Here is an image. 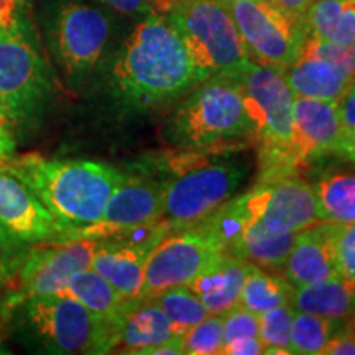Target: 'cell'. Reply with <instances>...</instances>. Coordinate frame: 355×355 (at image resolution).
Wrapping results in <instances>:
<instances>
[{
	"mask_svg": "<svg viewBox=\"0 0 355 355\" xmlns=\"http://www.w3.org/2000/svg\"><path fill=\"white\" fill-rule=\"evenodd\" d=\"M206 79L166 17L152 13L115 55L109 92L121 107L146 112L186 96Z\"/></svg>",
	"mask_w": 355,
	"mask_h": 355,
	"instance_id": "6da1fadb",
	"label": "cell"
},
{
	"mask_svg": "<svg viewBox=\"0 0 355 355\" xmlns=\"http://www.w3.org/2000/svg\"><path fill=\"white\" fill-rule=\"evenodd\" d=\"M20 176L48 211L73 230L101 219L125 173L94 159L46 158L25 153L2 163Z\"/></svg>",
	"mask_w": 355,
	"mask_h": 355,
	"instance_id": "7a4b0ae2",
	"label": "cell"
},
{
	"mask_svg": "<svg viewBox=\"0 0 355 355\" xmlns=\"http://www.w3.org/2000/svg\"><path fill=\"white\" fill-rule=\"evenodd\" d=\"M252 115L259 145V183L270 184L296 176L301 166L293 132L295 94L285 73L250 61L235 79Z\"/></svg>",
	"mask_w": 355,
	"mask_h": 355,
	"instance_id": "3957f363",
	"label": "cell"
},
{
	"mask_svg": "<svg viewBox=\"0 0 355 355\" xmlns=\"http://www.w3.org/2000/svg\"><path fill=\"white\" fill-rule=\"evenodd\" d=\"M248 137L255 139V130L245 97L225 78H209L191 89L165 127L168 144L188 152L227 148Z\"/></svg>",
	"mask_w": 355,
	"mask_h": 355,
	"instance_id": "277c9868",
	"label": "cell"
},
{
	"mask_svg": "<svg viewBox=\"0 0 355 355\" xmlns=\"http://www.w3.org/2000/svg\"><path fill=\"white\" fill-rule=\"evenodd\" d=\"M53 97V74L26 13L0 26V115L13 130L43 117Z\"/></svg>",
	"mask_w": 355,
	"mask_h": 355,
	"instance_id": "5b68a950",
	"label": "cell"
},
{
	"mask_svg": "<svg viewBox=\"0 0 355 355\" xmlns=\"http://www.w3.org/2000/svg\"><path fill=\"white\" fill-rule=\"evenodd\" d=\"M163 15L207 79H235L252 61L227 3L220 0H175Z\"/></svg>",
	"mask_w": 355,
	"mask_h": 355,
	"instance_id": "8992f818",
	"label": "cell"
},
{
	"mask_svg": "<svg viewBox=\"0 0 355 355\" xmlns=\"http://www.w3.org/2000/svg\"><path fill=\"white\" fill-rule=\"evenodd\" d=\"M21 326L53 354L112 352V322L105 321L71 296L51 295L25 301L17 309Z\"/></svg>",
	"mask_w": 355,
	"mask_h": 355,
	"instance_id": "52a82bcc",
	"label": "cell"
},
{
	"mask_svg": "<svg viewBox=\"0 0 355 355\" xmlns=\"http://www.w3.org/2000/svg\"><path fill=\"white\" fill-rule=\"evenodd\" d=\"M99 241L43 242L30 245L20 268L0 301V321H7L25 301L58 295L71 278L91 266Z\"/></svg>",
	"mask_w": 355,
	"mask_h": 355,
	"instance_id": "ba28073f",
	"label": "cell"
},
{
	"mask_svg": "<svg viewBox=\"0 0 355 355\" xmlns=\"http://www.w3.org/2000/svg\"><path fill=\"white\" fill-rule=\"evenodd\" d=\"M110 33L112 24L107 13L74 0L60 3L46 26L53 60L74 84L86 79L101 63Z\"/></svg>",
	"mask_w": 355,
	"mask_h": 355,
	"instance_id": "9c48e42d",
	"label": "cell"
},
{
	"mask_svg": "<svg viewBox=\"0 0 355 355\" xmlns=\"http://www.w3.org/2000/svg\"><path fill=\"white\" fill-rule=\"evenodd\" d=\"M242 163H201L166 180L162 219L178 232L201 224L237 193L247 178Z\"/></svg>",
	"mask_w": 355,
	"mask_h": 355,
	"instance_id": "30bf717a",
	"label": "cell"
},
{
	"mask_svg": "<svg viewBox=\"0 0 355 355\" xmlns=\"http://www.w3.org/2000/svg\"><path fill=\"white\" fill-rule=\"evenodd\" d=\"M250 60L282 73L296 63L308 38L306 21L282 10L272 0L227 3Z\"/></svg>",
	"mask_w": 355,
	"mask_h": 355,
	"instance_id": "8fae6325",
	"label": "cell"
},
{
	"mask_svg": "<svg viewBox=\"0 0 355 355\" xmlns=\"http://www.w3.org/2000/svg\"><path fill=\"white\" fill-rule=\"evenodd\" d=\"M225 242L209 217L193 227L168 234L153 248L145 266L140 300L176 285L188 286L202 270L224 254Z\"/></svg>",
	"mask_w": 355,
	"mask_h": 355,
	"instance_id": "7c38bea8",
	"label": "cell"
},
{
	"mask_svg": "<svg viewBox=\"0 0 355 355\" xmlns=\"http://www.w3.org/2000/svg\"><path fill=\"white\" fill-rule=\"evenodd\" d=\"M165 184L166 181L148 176L125 175L105 204L101 219L94 224L73 229L64 241H107L152 227L163 217Z\"/></svg>",
	"mask_w": 355,
	"mask_h": 355,
	"instance_id": "4fadbf2b",
	"label": "cell"
},
{
	"mask_svg": "<svg viewBox=\"0 0 355 355\" xmlns=\"http://www.w3.org/2000/svg\"><path fill=\"white\" fill-rule=\"evenodd\" d=\"M295 96L339 101L355 79V44L306 38L301 56L285 71Z\"/></svg>",
	"mask_w": 355,
	"mask_h": 355,
	"instance_id": "5bb4252c",
	"label": "cell"
},
{
	"mask_svg": "<svg viewBox=\"0 0 355 355\" xmlns=\"http://www.w3.org/2000/svg\"><path fill=\"white\" fill-rule=\"evenodd\" d=\"M250 220L266 232H301L321 220L314 186L293 176L245 193ZM247 222V224H248Z\"/></svg>",
	"mask_w": 355,
	"mask_h": 355,
	"instance_id": "9a60e30c",
	"label": "cell"
},
{
	"mask_svg": "<svg viewBox=\"0 0 355 355\" xmlns=\"http://www.w3.org/2000/svg\"><path fill=\"white\" fill-rule=\"evenodd\" d=\"M0 227L13 239L37 245L64 241L71 232L48 211L28 184L0 163Z\"/></svg>",
	"mask_w": 355,
	"mask_h": 355,
	"instance_id": "2e32d148",
	"label": "cell"
},
{
	"mask_svg": "<svg viewBox=\"0 0 355 355\" xmlns=\"http://www.w3.org/2000/svg\"><path fill=\"white\" fill-rule=\"evenodd\" d=\"M168 234H173L170 225L162 219L135 241H99L91 268L107 279L127 303L139 301L148 257Z\"/></svg>",
	"mask_w": 355,
	"mask_h": 355,
	"instance_id": "e0dca14e",
	"label": "cell"
},
{
	"mask_svg": "<svg viewBox=\"0 0 355 355\" xmlns=\"http://www.w3.org/2000/svg\"><path fill=\"white\" fill-rule=\"evenodd\" d=\"M339 105L336 101L295 96L293 132L298 158L303 165L336 152L343 135Z\"/></svg>",
	"mask_w": 355,
	"mask_h": 355,
	"instance_id": "ac0fdd59",
	"label": "cell"
},
{
	"mask_svg": "<svg viewBox=\"0 0 355 355\" xmlns=\"http://www.w3.org/2000/svg\"><path fill=\"white\" fill-rule=\"evenodd\" d=\"M178 334L184 332L176 329L157 303L139 300L128 303L112 322V350L144 355L146 349L166 343Z\"/></svg>",
	"mask_w": 355,
	"mask_h": 355,
	"instance_id": "d6986e66",
	"label": "cell"
},
{
	"mask_svg": "<svg viewBox=\"0 0 355 355\" xmlns=\"http://www.w3.org/2000/svg\"><path fill=\"white\" fill-rule=\"evenodd\" d=\"M283 270L293 288L337 277L339 273L332 250V222H318L296 234L295 245Z\"/></svg>",
	"mask_w": 355,
	"mask_h": 355,
	"instance_id": "ffe728a7",
	"label": "cell"
},
{
	"mask_svg": "<svg viewBox=\"0 0 355 355\" xmlns=\"http://www.w3.org/2000/svg\"><path fill=\"white\" fill-rule=\"evenodd\" d=\"M252 266L254 263L250 261L222 254L188 286L202 300L211 314H224L241 304L243 285Z\"/></svg>",
	"mask_w": 355,
	"mask_h": 355,
	"instance_id": "44dd1931",
	"label": "cell"
},
{
	"mask_svg": "<svg viewBox=\"0 0 355 355\" xmlns=\"http://www.w3.org/2000/svg\"><path fill=\"white\" fill-rule=\"evenodd\" d=\"M296 234L266 232L254 222H248L225 243L224 254L250 261L265 270H279L286 263Z\"/></svg>",
	"mask_w": 355,
	"mask_h": 355,
	"instance_id": "7402d4cb",
	"label": "cell"
},
{
	"mask_svg": "<svg viewBox=\"0 0 355 355\" xmlns=\"http://www.w3.org/2000/svg\"><path fill=\"white\" fill-rule=\"evenodd\" d=\"M291 304L296 311L319 314L334 321H349L355 318V286L337 275L313 285L295 288Z\"/></svg>",
	"mask_w": 355,
	"mask_h": 355,
	"instance_id": "603a6c76",
	"label": "cell"
},
{
	"mask_svg": "<svg viewBox=\"0 0 355 355\" xmlns=\"http://www.w3.org/2000/svg\"><path fill=\"white\" fill-rule=\"evenodd\" d=\"M58 295L71 296L105 321H115L128 304L107 279L91 266L74 275L68 286Z\"/></svg>",
	"mask_w": 355,
	"mask_h": 355,
	"instance_id": "cb8c5ba5",
	"label": "cell"
},
{
	"mask_svg": "<svg viewBox=\"0 0 355 355\" xmlns=\"http://www.w3.org/2000/svg\"><path fill=\"white\" fill-rule=\"evenodd\" d=\"M309 37L355 44V0H316L306 15Z\"/></svg>",
	"mask_w": 355,
	"mask_h": 355,
	"instance_id": "d4e9b609",
	"label": "cell"
},
{
	"mask_svg": "<svg viewBox=\"0 0 355 355\" xmlns=\"http://www.w3.org/2000/svg\"><path fill=\"white\" fill-rule=\"evenodd\" d=\"M321 220L334 224L355 222V175L332 173L314 184Z\"/></svg>",
	"mask_w": 355,
	"mask_h": 355,
	"instance_id": "484cf974",
	"label": "cell"
},
{
	"mask_svg": "<svg viewBox=\"0 0 355 355\" xmlns=\"http://www.w3.org/2000/svg\"><path fill=\"white\" fill-rule=\"evenodd\" d=\"M220 354L259 355L265 354L260 340V318L237 304L222 314V349Z\"/></svg>",
	"mask_w": 355,
	"mask_h": 355,
	"instance_id": "4316f807",
	"label": "cell"
},
{
	"mask_svg": "<svg viewBox=\"0 0 355 355\" xmlns=\"http://www.w3.org/2000/svg\"><path fill=\"white\" fill-rule=\"evenodd\" d=\"M295 288L286 278L270 275L254 265L245 279L241 296V306L255 314H261L275 306L291 303Z\"/></svg>",
	"mask_w": 355,
	"mask_h": 355,
	"instance_id": "83f0119b",
	"label": "cell"
},
{
	"mask_svg": "<svg viewBox=\"0 0 355 355\" xmlns=\"http://www.w3.org/2000/svg\"><path fill=\"white\" fill-rule=\"evenodd\" d=\"M146 300H152L153 303H157L168 319L175 324L176 329L181 332H186L189 327L196 326L211 316L202 300L186 285L165 288V290L153 295L152 298Z\"/></svg>",
	"mask_w": 355,
	"mask_h": 355,
	"instance_id": "f1b7e54d",
	"label": "cell"
},
{
	"mask_svg": "<svg viewBox=\"0 0 355 355\" xmlns=\"http://www.w3.org/2000/svg\"><path fill=\"white\" fill-rule=\"evenodd\" d=\"M343 322L295 309L291 324V354H322Z\"/></svg>",
	"mask_w": 355,
	"mask_h": 355,
	"instance_id": "f546056e",
	"label": "cell"
},
{
	"mask_svg": "<svg viewBox=\"0 0 355 355\" xmlns=\"http://www.w3.org/2000/svg\"><path fill=\"white\" fill-rule=\"evenodd\" d=\"M295 308L291 303L275 306L259 314L260 340L265 354H291V324Z\"/></svg>",
	"mask_w": 355,
	"mask_h": 355,
	"instance_id": "4dcf8cb0",
	"label": "cell"
},
{
	"mask_svg": "<svg viewBox=\"0 0 355 355\" xmlns=\"http://www.w3.org/2000/svg\"><path fill=\"white\" fill-rule=\"evenodd\" d=\"M222 314H211L184 332V354L209 355L220 354Z\"/></svg>",
	"mask_w": 355,
	"mask_h": 355,
	"instance_id": "1f68e13d",
	"label": "cell"
},
{
	"mask_svg": "<svg viewBox=\"0 0 355 355\" xmlns=\"http://www.w3.org/2000/svg\"><path fill=\"white\" fill-rule=\"evenodd\" d=\"M332 250L337 273L355 286V222H332Z\"/></svg>",
	"mask_w": 355,
	"mask_h": 355,
	"instance_id": "d6a6232c",
	"label": "cell"
},
{
	"mask_svg": "<svg viewBox=\"0 0 355 355\" xmlns=\"http://www.w3.org/2000/svg\"><path fill=\"white\" fill-rule=\"evenodd\" d=\"M28 248L30 245L13 239L10 234L0 227V293L10 285Z\"/></svg>",
	"mask_w": 355,
	"mask_h": 355,
	"instance_id": "836d02e7",
	"label": "cell"
},
{
	"mask_svg": "<svg viewBox=\"0 0 355 355\" xmlns=\"http://www.w3.org/2000/svg\"><path fill=\"white\" fill-rule=\"evenodd\" d=\"M326 355H355V318L344 321L326 345Z\"/></svg>",
	"mask_w": 355,
	"mask_h": 355,
	"instance_id": "e575fe53",
	"label": "cell"
},
{
	"mask_svg": "<svg viewBox=\"0 0 355 355\" xmlns=\"http://www.w3.org/2000/svg\"><path fill=\"white\" fill-rule=\"evenodd\" d=\"M99 2L128 17H146L152 15V13H158L155 10L152 0H99Z\"/></svg>",
	"mask_w": 355,
	"mask_h": 355,
	"instance_id": "d590c367",
	"label": "cell"
},
{
	"mask_svg": "<svg viewBox=\"0 0 355 355\" xmlns=\"http://www.w3.org/2000/svg\"><path fill=\"white\" fill-rule=\"evenodd\" d=\"M17 155V139L13 128L0 115V163L8 162Z\"/></svg>",
	"mask_w": 355,
	"mask_h": 355,
	"instance_id": "8d00e7d4",
	"label": "cell"
},
{
	"mask_svg": "<svg viewBox=\"0 0 355 355\" xmlns=\"http://www.w3.org/2000/svg\"><path fill=\"white\" fill-rule=\"evenodd\" d=\"M339 105L340 122L344 128H355V79L350 84L345 94L337 101Z\"/></svg>",
	"mask_w": 355,
	"mask_h": 355,
	"instance_id": "74e56055",
	"label": "cell"
},
{
	"mask_svg": "<svg viewBox=\"0 0 355 355\" xmlns=\"http://www.w3.org/2000/svg\"><path fill=\"white\" fill-rule=\"evenodd\" d=\"M272 2L277 3L282 10L290 13L295 19L306 21V15H308L309 8L313 7L316 0H272Z\"/></svg>",
	"mask_w": 355,
	"mask_h": 355,
	"instance_id": "f35d334b",
	"label": "cell"
},
{
	"mask_svg": "<svg viewBox=\"0 0 355 355\" xmlns=\"http://www.w3.org/2000/svg\"><path fill=\"white\" fill-rule=\"evenodd\" d=\"M334 153L350 163H355V128H344Z\"/></svg>",
	"mask_w": 355,
	"mask_h": 355,
	"instance_id": "ab89813d",
	"label": "cell"
},
{
	"mask_svg": "<svg viewBox=\"0 0 355 355\" xmlns=\"http://www.w3.org/2000/svg\"><path fill=\"white\" fill-rule=\"evenodd\" d=\"M173 2H175V0H152L155 10H157L158 13H166L168 10H170V7L173 6Z\"/></svg>",
	"mask_w": 355,
	"mask_h": 355,
	"instance_id": "60d3db41",
	"label": "cell"
},
{
	"mask_svg": "<svg viewBox=\"0 0 355 355\" xmlns=\"http://www.w3.org/2000/svg\"><path fill=\"white\" fill-rule=\"evenodd\" d=\"M220 2H224V3H232V2H239V0H220Z\"/></svg>",
	"mask_w": 355,
	"mask_h": 355,
	"instance_id": "b9f144b4",
	"label": "cell"
},
{
	"mask_svg": "<svg viewBox=\"0 0 355 355\" xmlns=\"http://www.w3.org/2000/svg\"><path fill=\"white\" fill-rule=\"evenodd\" d=\"M0 324H2V321H0ZM0 352H3V350H2V337H0Z\"/></svg>",
	"mask_w": 355,
	"mask_h": 355,
	"instance_id": "7bdbcfd3",
	"label": "cell"
},
{
	"mask_svg": "<svg viewBox=\"0 0 355 355\" xmlns=\"http://www.w3.org/2000/svg\"><path fill=\"white\" fill-rule=\"evenodd\" d=\"M352 166H354V168H355V163H352Z\"/></svg>",
	"mask_w": 355,
	"mask_h": 355,
	"instance_id": "ee69618b",
	"label": "cell"
}]
</instances>
